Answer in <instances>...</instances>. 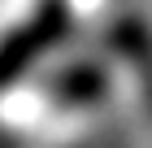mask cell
I'll return each mask as SVG.
<instances>
[{"mask_svg": "<svg viewBox=\"0 0 152 148\" xmlns=\"http://www.w3.org/2000/svg\"><path fill=\"white\" fill-rule=\"evenodd\" d=\"M113 48L126 57L130 74L143 91V105H148V118H152V31L143 18H117L113 22Z\"/></svg>", "mask_w": 152, "mask_h": 148, "instance_id": "7a4b0ae2", "label": "cell"}, {"mask_svg": "<svg viewBox=\"0 0 152 148\" xmlns=\"http://www.w3.org/2000/svg\"><path fill=\"white\" fill-rule=\"evenodd\" d=\"M44 91L57 105H96V100H104V91H109V74L100 66H91V61H78V66L57 70L44 83Z\"/></svg>", "mask_w": 152, "mask_h": 148, "instance_id": "3957f363", "label": "cell"}, {"mask_svg": "<svg viewBox=\"0 0 152 148\" xmlns=\"http://www.w3.org/2000/svg\"><path fill=\"white\" fill-rule=\"evenodd\" d=\"M70 0H39L22 22L0 39V91H9L39 57H48L52 48L70 35Z\"/></svg>", "mask_w": 152, "mask_h": 148, "instance_id": "6da1fadb", "label": "cell"}]
</instances>
